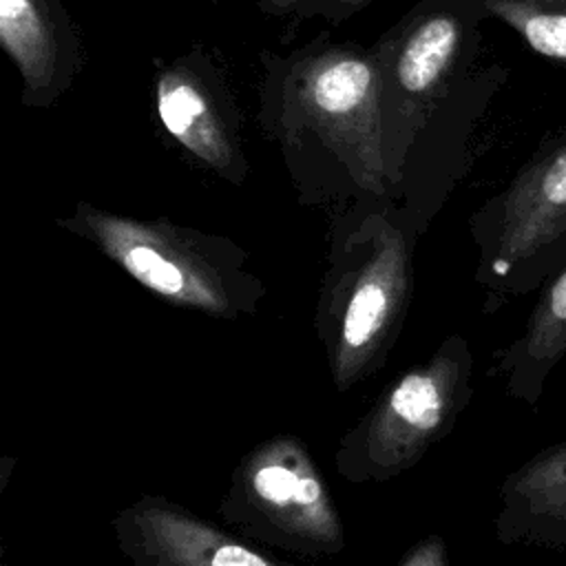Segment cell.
<instances>
[{"mask_svg": "<svg viewBox=\"0 0 566 566\" xmlns=\"http://www.w3.org/2000/svg\"><path fill=\"white\" fill-rule=\"evenodd\" d=\"M64 226L172 305L234 318L252 312L263 294L259 279L243 270V254L230 243L166 221H139L80 203Z\"/></svg>", "mask_w": 566, "mask_h": 566, "instance_id": "cell-1", "label": "cell"}, {"mask_svg": "<svg viewBox=\"0 0 566 566\" xmlns=\"http://www.w3.org/2000/svg\"><path fill=\"white\" fill-rule=\"evenodd\" d=\"M411 298V252L405 232L378 217L336 265L318 307V332L334 385L345 391L391 349Z\"/></svg>", "mask_w": 566, "mask_h": 566, "instance_id": "cell-2", "label": "cell"}, {"mask_svg": "<svg viewBox=\"0 0 566 566\" xmlns=\"http://www.w3.org/2000/svg\"><path fill=\"white\" fill-rule=\"evenodd\" d=\"M473 394V354L453 334L405 371L343 438L336 467L352 482H382L413 467L451 433Z\"/></svg>", "mask_w": 566, "mask_h": 566, "instance_id": "cell-3", "label": "cell"}, {"mask_svg": "<svg viewBox=\"0 0 566 566\" xmlns=\"http://www.w3.org/2000/svg\"><path fill=\"white\" fill-rule=\"evenodd\" d=\"M478 283L526 296L566 263V137L531 159L473 221Z\"/></svg>", "mask_w": 566, "mask_h": 566, "instance_id": "cell-4", "label": "cell"}, {"mask_svg": "<svg viewBox=\"0 0 566 566\" xmlns=\"http://www.w3.org/2000/svg\"><path fill=\"white\" fill-rule=\"evenodd\" d=\"M221 513L301 555H334L343 548V524L327 484L294 436H274L243 458Z\"/></svg>", "mask_w": 566, "mask_h": 566, "instance_id": "cell-5", "label": "cell"}, {"mask_svg": "<svg viewBox=\"0 0 566 566\" xmlns=\"http://www.w3.org/2000/svg\"><path fill=\"white\" fill-rule=\"evenodd\" d=\"M382 80L371 55L352 49L310 57L294 75L292 102L303 124L349 157L358 179L382 190Z\"/></svg>", "mask_w": 566, "mask_h": 566, "instance_id": "cell-6", "label": "cell"}, {"mask_svg": "<svg viewBox=\"0 0 566 566\" xmlns=\"http://www.w3.org/2000/svg\"><path fill=\"white\" fill-rule=\"evenodd\" d=\"M113 526L135 566H283L164 497H142Z\"/></svg>", "mask_w": 566, "mask_h": 566, "instance_id": "cell-7", "label": "cell"}, {"mask_svg": "<svg viewBox=\"0 0 566 566\" xmlns=\"http://www.w3.org/2000/svg\"><path fill=\"white\" fill-rule=\"evenodd\" d=\"M502 544L566 548V440L535 451L513 469L497 495Z\"/></svg>", "mask_w": 566, "mask_h": 566, "instance_id": "cell-8", "label": "cell"}, {"mask_svg": "<svg viewBox=\"0 0 566 566\" xmlns=\"http://www.w3.org/2000/svg\"><path fill=\"white\" fill-rule=\"evenodd\" d=\"M566 356V263L539 287L520 334L495 354V374L509 398L537 407L548 376Z\"/></svg>", "mask_w": 566, "mask_h": 566, "instance_id": "cell-9", "label": "cell"}, {"mask_svg": "<svg viewBox=\"0 0 566 566\" xmlns=\"http://www.w3.org/2000/svg\"><path fill=\"white\" fill-rule=\"evenodd\" d=\"M157 115L164 128L197 159L230 175L239 153L208 86L195 71L177 64L157 77Z\"/></svg>", "mask_w": 566, "mask_h": 566, "instance_id": "cell-10", "label": "cell"}, {"mask_svg": "<svg viewBox=\"0 0 566 566\" xmlns=\"http://www.w3.org/2000/svg\"><path fill=\"white\" fill-rule=\"evenodd\" d=\"M0 44L29 93H51L64 53L49 0H0Z\"/></svg>", "mask_w": 566, "mask_h": 566, "instance_id": "cell-11", "label": "cell"}, {"mask_svg": "<svg viewBox=\"0 0 566 566\" xmlns=\"http://www.w3.org/2000/svg\"><path fill=\"white\" fill-rule=\"evenodd\" d=\"M460 22L451 13H431L418 20L400 40L394 57V82L402 95L424 99L453 66L460 44Z\"/></svg>", "mask_w": 566, "mask_h": 566, "instance_id": "cell-12", "label": "cell"}, {"mask_svg": "<svg viewBox=\"0 0 566 566\" xmlns=\"http://www.w3.org/2000/svg\"><path fill=\"white\" fill-rule=\"evenodd\" d=\"M539 55L566 62V0H482Z\"/></svg>", "mask_w": 566, "mask_h": 566, "instance_id": "cell-13", "label": "cell"}, {"mask_svg": "<svg viewBox=\"0 0 566 566\" xmlns=\"http://www.w3.org/2000/svg\"><path fill=\"white\" fill-rule=\"evenodd\" d=\"M400 566H449L447 546L440 537H427L405 555Z\"/></svg>", "mask_w": 566, "mask_h": 566, "instance_id": "cell-14", "label": "cell"}, {"mask_svg": "<svg viewBox=\"0 0 566 566\" xmlns=\"http://www.w3.org/2000/svg\"><path fill=\"white\" fill-rule=\"evenodd\" d=\"M301 0H263V4L272 11H290L292 7H296Z\"/></svg>", "mask_w": 566, "mask_h": 566, "instance_id": "cell-15", "label": "cell"}, {"mask_svg": "<svg viewBox=\"0 0 566 566\" xmlns=\"http://www.w3.org/2000/svg\"><path fill=\"white\" fill-rule=\"evenodd\" d=\"M323 2H327V4H340V7H354V9H358V7H363V4H367V2H371V0H323Z\"/></svg>", "mask_w": 566, "mask_h": 566, "instance_id": "cell-16", "label": "cell"}]
</instances>
